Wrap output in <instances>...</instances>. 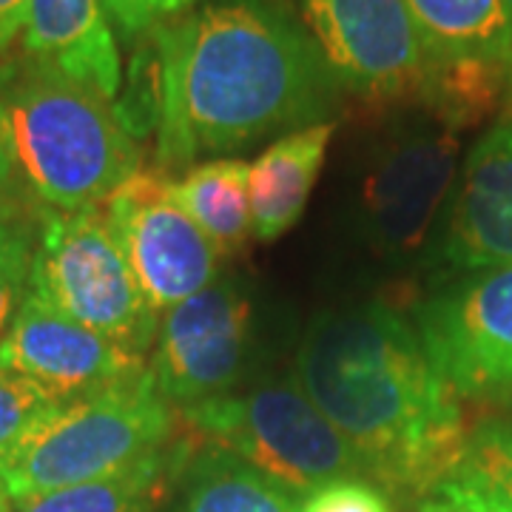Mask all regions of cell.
Wrapping results in <instances>:
<instances>
[{
  "label": "cell",
  "mask_w": 512,
  "mask_h": 512,
  "mask_svg": "<svg viewBox=\"0 0 512 512\" xmlns=\"http://www.w3.org/2000/svg\"><path fill=\"white\" fill-rule=\"evenodd\" d=\"M0 140L23 183L60 214L106 205L143 168L111 100L29 55L0 63Z\"/></svg>",
  "instance_id": "cell-3"
},
{
  "label": "cell",
  "mask_w": 512,
  "mask_h": 512,
  "mask_svg": "<svg viewBox=\"0 0 512 512\" xmlns=\"http://www.w3.org/2000/svg\"><path fill=\"white\" fill-rule=\"evenodd\" d=\"M171 183L160 168H140L106 200L111 231L160 316L220 279L217 248L174 200Z\"/></svg>",
  "instance_id": "cell-7"
},
{
  "label": "cell",
  "mask_w": 512,
  "mask_h": 512,
  "mask_svg": "<svg viewBox=\"0 0 512 512\" xmlns=\"http://www.w3.org/2000/svg\"><path fill=\"white\" fill-rule=\"evenodd\" d=\"M458 134L427 111L379 143L362 180V220L379 251L404 256L421 248L456 183Z\"/></svg>",
  "instance_id": "cell-9"
},
{
  "label": "cell",
  "mask_w": 512,
  "mask_h": 512,
  "mask_svg": "<svg viewBox=\"0 0 512 512\" xmlns=\"http://www.w3.org/2000/svg\"><path fill=\"white\" fill-rule=\"evenodd\" d=\"M157 168L174 174L325 123L333 77L305 26L271 0H214L154 32Z\"/></svg>",
  "instance_id": "cell-1"
},
{
  "label": "cell",
  "mask_w": 512,
  "mask_h": 512,
  "mask_svg": "<svg viewBox=\"0 0 512 512\" xmlns=\"http://www.w3.org/2000/svg\"><path fill=\"white\" fill-rule=\"evenodd\" d=\"M23 55L52 66L111 103L120 94V52L100 0H29Z\"/></svg>",
  "instance_id": "cell-14"
},
{
  "label": "cell",
  "mask_w": 512,
  "mask_h": 512,
  "mask_svg": "<svg viewBox=\"0 0 512 512\" xmlns=\"http://www.w3.org/2000/svg\"><path fill=\"white\" fill-rule=\"evenodd\" d=\"M296 382L362 458L365 476L396 493L427 495L464 458L461 399L416 328L382 302L316 316Z\"/></svg>",
  "instance_id": "cell-2"
},
{
  "label": "cell",
  "mask_w": 512,
  "mask_h": 512,
  "mask_svg": "<svg viewBox=\"0 0 512 512\" xmlns=\"http://www.w3.org/2000/svg\"><path fill=\"white\" fill-rule=\"evenodd\" d=\"M35 242V231L15 211V205L0 211V339L15 322L29 293Z\"/></svg>",
  "instance_id": "cell-20"
},
{
  "label": "cell",
  "mask_w": 512,
  "mask_h": 512,
  "mask_svg": "<svg viewBox=\"0 0 512 512\" xmlns=\"http://www.w3.org/2000/svg\"><path fill=\"white\" fill-rule=\"evenodd\" d=\"M165 470L168 456L163 447L123 473L20 498L12 512H148L163 487Z\"/></svg>",
  "instance_id": "cell-19"
},
{
  "label": "cell",
  "mask_w": 512,
  "mask_h": 512,
  "mask_svg": "<svg viewBox=\"0 0 512 512\" xmlns=\"http://www.w3.org/2000/svg\"><path fill=\"white\" fill-rule=\"evenodd\" d=\"M299 512H390V504L379 487L362 478H345L305 495Z\"/></svg>",
  "instance_id": "cell-24"
},
{
  "label": "cell",
  "mask_w": 512,
  "mask_h": 512,
  "mask_svg": "<svg viewBox=\"0 0 512 512\" xmlns=\"http://www.w3.org/2000/svg\"><path fill=\"white\" fill-rule=\"evenodd\" d=\"M0 370L23 376L60 402H77L146 373V356L128 353L29 288L0 339Z\"/></svg>",
  "instance_id": "cell-12"
},
{
  "label": "cell",
  "mask_w": 512,
  "mask_h": 512,
  "mask_svg": "<svg viewBox=\"0 0 512 512\" xmlns=\"http://www.w3.org/2000/svg\"><path fill=\"white\" fill-rule=\"evenodd\" d=\"M336 123L325 120L279 137L251 165V217L259 242H276L302 220Z\"/></svg>",
  "instance_id": "cell-16"
},
{
  "label": "cell",
  "mask_w": 512,
  "mask_h": 512,
  "mask_svg": "<svg viewBox=\"0 0 512 512\" xmlns=\"http://www.w3.org/2000/svg\"><path fill=\"white\" fill-rule=\"evenodd\" d=\"M251 165L237 157H220L174 177L171 191L183 211L197 222L217 254H237L254 237L251 217Z\"/></svg>",
  "instance_id": "cell-17"
},
{
  "label": "cell",
  "mask_w": 512,
  "mask_h": 512,
  "mask_svg": "<svg viewBox=\"0 0 512 512\" xmlns=\"http://www.w3.org/2000/svg\"><path fill=\"white\" fill-rule=\"evenodd\" d=\"M183 419L211 447L237 456L288 493L308 495L330 481L365 476L362 458L296 376L208 399L183 410Z\"/></svg>",
  "instance_id": "cell-5"
},
{
  "label": "cell",
  "mask_w": 512,
  "mask_h": 512,
  "mask_svg": "<svg viewBox=\"0 0 512 512\" xmlns=\"http://www.w3.org/2000/svg\"><path fill=\"white\" fill-rule=\"evenodd\" d=\"M180 512H299V504L259 470L211 447L194 464Z\"/></svg>",
  "instance_id": "cell-18"
},
{
  "label": "cell",
  "mask_w": 512,
  "mask_h": 512,
  "mask_svg": "<svg viewBox=\"0 0 512 512\" xmlns=\"http://www.w3.org/2000/svg\"><path fill=\"white\" fill-rule=\"evenodd\" d=\"M419 512H512L495 495L476 487L473 481L458 473L439 481L430 493L424 495Z\"/></svg>",
  "instance_id": "cell-25"
},
{
  "label": "cell",
  "mask_w": 512,
  "mask_h": 512,
  "mask_svg": "<svg viewBox=\"0 0 512 512\" xmlns=\"http://www.w3.org/2000/svg\"><path fill=\"white\" fill-rule=\"evenodd\" d=\"M66 402L55 399L35 382L0 370V464L18 450V444L46 416Z\"/></svg>",
  "instance_id": "cell-22"
},
{
  "label": "cell",
  "mask_w": 512,
  "mask_h": 512,
  "mask_svg": "<svg viewBox=\"0 0 512 512\" xmlns=\"http://www.w3.org/2000/svg\"><path fill=\"white\" fill-rule=\"evenodd\" d=\"M29 288L128 353L146 356L157 342L160 313L148 305L100 208L43 214Z\"/></svg>",
  "instance_id": "cell-6"
},
{
  "label": "cell",
  "mask_w": 512,
  "mask_h": 512,
  "mask_svg": "<svg viewBox=\"0 0 512 512\" xmlns=\"http://www.w3.org/2000/svg\"><path fill=\"white\" fill-rule=\"evenodd\" d=\"M507 3V12H510V18H512V0H504Z\"/></svg>",
  "instance_id": "cell-30"
},
{
  "label": "cell",
  "mask_w": 512,
  "mask_h": 512,
  "mask_svg": "<svg viewBox=\"0 0 512 512\" xmlns=\"http://www.w3.org/2000/svg\"><path fill=\"white\" fill-rule=\"evenodd\" d=\"M251 342V299L234 279H217L163 313L151 376L171 407L234 393Z\"/></svg>",
  "instance_id": "cell-11"
},
{
  "label": "cell",
  "mask_w": 512,
  "mask_h": 512,
  "mask_svg": "<svg viewBox=\"0 0 512 512\" xmlns=\"http://www.w3.org/2000/svg\"><path fill=\"white\" fill-rule=\"evenodd\" d=\"M12 507H15V501L9 498L6 487H3V481H0V512H12Z\"/></svg>",
  "instance_id": "cell-28"
},
{
  "label": "cell",
  "mask_w": 512,
  "mask_h": 512,
  "mask_svg": "<svg viewBox=\"0 0 512 512\" xmlns=\"http://www.w3.org/2000/svg\"><path fill=\"white\" fill-rule=\"evenodd\" d=\"M416 333L458 399L512 393V265L476 271L427 296Z\"/></svg>",
  "instance_id": "cell-8"
},
{
  "label": "cell",
  "mask_w": 512,
  "mask_h": 512,
  "mask_svg": "<svg viewBox=\"0 0 512 512\" xmlns=\"http://www.w3.org/2000/svg\"><path fill=\"white\" fill-rule=\"evenodd\" d=\"M507 94H510V103H512V69H510V83H507Z\"/></svg>",
  "instance_id": "cell-29"
},
{
  "label": "cell",
  "mask_w": 512,
  "mask_h": 512,
  "mask_svg": "<svg viewBox=\"0 0 512 512\" xmlns=\"http://www.w3.org/2000/svg\"><path fill=\"white\" fill-rule=\"evenodd\" d=\"M441 254L467 274L512 265V120L495 123L470 148Z\"/></svg>",
  "instance_id": "cell-13"
},
{
  "label": "cell",
  "mask_w": 512,
  "mask_h": 512,
  "mask_svg": "<svg viewBox=\"0 0 512 512\" xmlns=\"http://www.w3.org/2000/svg\"><path fill=\"white\" fill-rule=\"evenodd\" d=\"M29 0H0V55L12 49V43L23 35Z\"/></svg>",
  "instance_id": "cell-26"
},
{
  "label": "cell",
  "mask_w": 512,
  "mask_h": 512,
  "mask_svg": "<svg viewBox=\"0 0 512 512\" xmlns=\"http://www.w3.org/2000/svg\"><path fill=\"white\" fill-rule=\"evenodd\" d=\"M427 77L493 74L510 80L512 18L504 0H404Z\"/></svg>",
  "instance_id": "cell-15"
},
{
  "label": "cell",
  "mask_w": 512,
  "mask_h": 512,
  "mask_svg": "<svg viewBox=\"0 0 512 512\" xmlns=\"http://www.w3.org/2000/svg\"><path fill=\"white\" fill-rule=\"evenodd\" d=\"M15 163H12V157H9V151L3 146V140H0V211H6V208H12V185H15Z\"/></svg>",
  "instance_id": "cell-27"
},
{
  "label": "cell",
  "mask_w": 512,
  "mask_h": 512,
  "mask_svg": "<svg viewBox=\"0 0 512 512\" xmlns=\"http://www.w3.org/2000/svg\"><path fill=\"white\" fill-rule=\"evenodd\" d=\"M106 15L123 40L154 32L168 20L180 18L194 9L197 0H100Z\"/></svg>",
  "instance_id": "cell-23"
},
{
  "label": "cell",
  "mask_w": 512,
  "mask_h": 512,
  "mask_svg": "<svg viewBox=\"0 0 512 512\" xmlns=\"http://www.w3.org/2000/svg\"><path fill=\"white\" fill-rule=\"evenodd\" d=\"M333 77L373 103L421 100L424 52L404 0H299Z\"/></svg>",
  "instance_id": "cell-10"
},
{
  "label": "cell",
  "mask_w": 512,
  "mask_h": 512,
  "mask_svg": "<svg viewBox=\"0 0 512 512\" xmlns=\"http://www.w3.org/2000/svg\"><path fill=\"white\" fill-rule=\"evenodd\" d=\"M171 427V404L146 370L134 382L57 407L0 464V481L20 501L114 476L163 450Z\"/></svg>",
  "instance_id": "cell-4"
},
{
  "label": "cell",
  "mask_w": 512,
  "mask_h": 512,
  "mask_svg": "<svg viewBox=\"0 0 512 512\" xmlns=\"http://www.w3.org/2000/svg\"><path fill=\"white\" fill-rule=\"evenodd\" d=\"M456 473L512 510V421H487L473 430Z\"/></svg>",
  "instance_id": "cell-21"
}]
</instances>
